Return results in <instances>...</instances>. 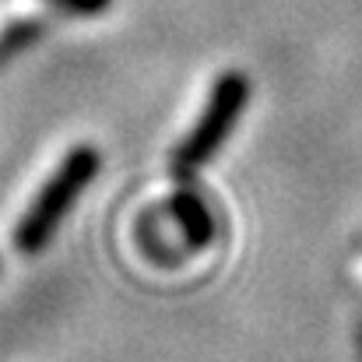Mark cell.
Here are the masks:
<instances>
[{"label":"cell","mask_w":362,"mask_h":362,"mask_svg":"<svg viewBox=\"0 0 362 362\" xmlns=\"http://www.w3.org/2000/svg\"><path fill=\"white\" fill-rule=\"evenodd\" d=\"M250 103V78L243 71H226L218 74V81L211 85V95L201 110V117L194 123V130L180 141L176 155H173V173L176 176H190L197 173L233 134V127L240 120V113Z\"/></svg>","instance_id":"1"},{"label":"cell","mask_w":362,"mask_h":362,"mask_svg":"<svg viewBox=\"0 0 362 362\" xmlns=\"http://www.w3.org/2000/svg\"><path fill=\"white\" fill-rule=\"evenodd\" d=\"M95 169H99V151L88 148V144L74 148L60 162V169L46 180V187L39 190V197L32 201L28 215L21 218V226L14 233V246H21L25 253H32V250H39L42 243L49 240V233L57 229V222L64 218V211L74 204V197L88 187V180L95 176Z\"/></svg>","instance_id":"2"},{"label":"cell","mask_w":362,"mask_h":362,"mask_svg":"<svg viewBox=\"0 0 362 362\" xmlns=\"http://www.w3.org/2000/svg\"><path fill=\"white\" fill-rule=\"evenodd\" d=\"M173 211H176L180 229H183V236H187L190 246H204L211 240V215H208V208L194 194H180L173 201Z\"/></svg>","instance_id":"3"},{"label":"cell","mask_w":362,"mask_h":362,"mask_svg":"<svg viewBox=\"0 0 362 362\" xmlns=\"http://www.w3.org/2000/svg\"><path fill=\"white\" fill-rule=\"evenodd\" d=\"M46 11H49V0H0V35L11 25L32 21V18H39Z\"/></svg>","instance_id":"4"}]
</instances>
